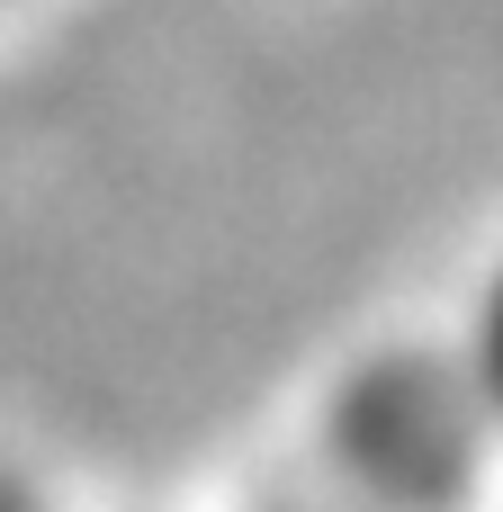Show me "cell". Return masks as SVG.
I'll use <instances>...</instances> for the list:
<instances>
[{"mask_svg":"<svg viewBox=\"0 0 503 512\" xmlns=\"http://www.w3.org/2000/svg\"><path fill=\"white\" fill-rule=\"evenodd\" d=\"M450 387L468 396L477 432H503V270L477 288V315H468V333L450 351Z\"/></svg>","mask_w":503,"mask_h":512,"instance_id":"1","label":"cell"}]
</instances>
